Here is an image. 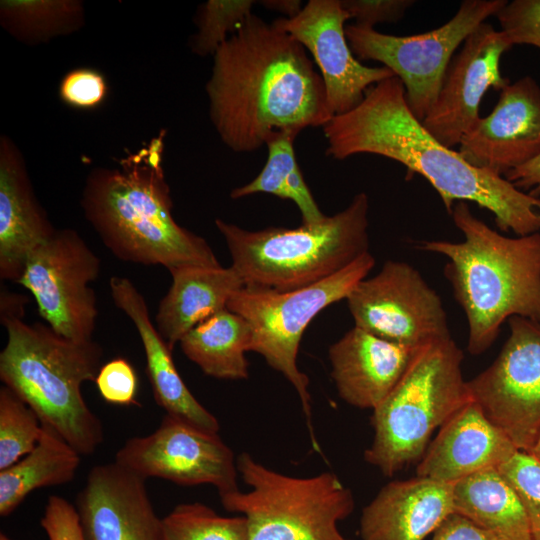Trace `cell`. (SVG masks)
<instances>
[{
  "label": "cell",
  "mask_w": 540,
  "mask_h": 540,
  "mask_svg": "<svg viewBox=\"0 0 540 540\" xmlns=\"http://www.w3.org/2000/svg\"><path fill=\"white\" fill-rule=\"evenodd\" d=\"M302 44L255 14L213 55L205 90L220 140L247 153L277 134L297 135L333 117L325 86Z\"/></svg>",
  "instance_id": "1"
},
{
  "label": "cell",
  "mask_w": 540,
  "mask_h": 540,
  "mask_svg": "<svg viewBox=\"0 0 540 540\" xmlns=\"http://www.w3.org/2000/svg\"><path fill=\"white\" fill-rule=\"evenodd\" d=\"M447 70L435 103L421 122L424 128L448 148L480 118L479 108L489 88L502 90L509 84L499 69L501 56L513 45L501 30L482 23L473 30Z\"/></svg>",
  "instance_id": "16"
},
{
  "label": "cell",
  "mask_w": 540,
  "mask_h": 540,
  "mask_svg": "<svg viewBox=\"0 0 540 540\" xmlns=\"http://www.w3.org/2000/svg\"><path fill=\"white\" fill-rule=\"evenodd\" d=\"M540 461V433L531 449L527 452Z\"/></svg>",
  "instance_id": "43"
},
{
  "label": "cell",
  "mask_w": 540,
  "mask_h": 540,
  "mask_svg": "<svg viewBox=\"0 0 540 540\" xmlns=\"http://www.w3.org/2000/svg\"><path fill=\"white\" fill-rule=\"evenodd\" d=\"M95 383L102 398L111 404L125 406L138 404L137 374L125 358H114L103 364Z\"/></svg>",
  "instance_id": "36"
},
{
  "label": "cell",
  "mask_w": 540,
  "mask_h": 540,
  "mask_svg": "<svg viewBox=\"0 0 540 540\" xmlns=\"http://www.w3.org/2000/svg\"><path fill=\"white\" fill-rule=\"evenodd\" d=\"M27 302L28 299L25 295L16 294L2 288L0 294L1 321L7 319H22Z\"/></svg>",
  "instance_id": "41"
},
{
  "label": "cell",
  "mask_w": 540,
  "mask_h": 540,
  "mask_svg": "<svg viewBox=\"0 0 540 540\" xmlns=\"http://www.w3.org/2000/svg\"><path fill=\"white\" fill-rule=\"evenodd\" d=\"M417 349L354 326L328 351L340 398L356 408L374 410L399 382Z\"/></svg>",
  "instance_id": "21"
},
{
  "label": "cell",
  "mask_w": 540,
  "mask_h": 540,
  "mask_svg": "<svg viewBox=\"0 0 540 540\" xmlns=\"http://www.w3.org/2000/svg\"><path fill=\"white\" fill-rule=\"evenodd\" d=\"M506 3L464 0L448 22L422 34L395 36L354 24L345 27V34L359 59L381 62L402 81L406 102L422 122L436 101L455 50Z\"/></svg>",
  "instance_id": "10"
},
{
  "label": "cell",
  "mask_w": 540,
  "mask_h": 540,
  "mask_svg": "<svg viewBox=\"0 0 540 540\" xmlns=\"http://www.w3.org/2000/svg\"><path fill=\"white\" fill-rule=\"evenodd\" d=\"M145 480L116 461L94 466L75 504L84 540H163Z\"/></svg>",
  "instance_id": "18"
},
{
  "label": "cell",
  "mask_w": 540,
  "mask_h": 540,
  "mask_svg": "<svg viewBox=\"0 0 540 540\" xmlns=\"http://www.w3.org/2000/svg\"><path fill=\"white\" fill-rule=\"evenodd\" d=\"M453 502L455 513L467 517L499 540H532L524 505L498 468L455 482Z\"/></svg>",
  "instance_id": "25"
},
{
  "label": "cell",
  "mask_w": 540,
  "mask_h": 540,
  "mask_svg": "<svg viewBox=\"0 0 540 540\" xmlns=\"http://www.w3.org/2000/svg\"><path fill=\"white\" fill-rule=\"evenodd\" d=\"M80 0H1L0 24L16 41L36 46L71 35L85 25Z\"/></svg>",
  "instance_id": "28"
},
{
  "label": "cell",
  "mask_w": 540,
  "mask_h": 540,
  "mask_svg": "<svg viewBox=\"0 0 540 540\" xmlns=\"http://www.w3.org/2000/svg\"><path fill=\"white\" fill-rule=\"evenodd\" d=\"M458 152L472 166L503 176L540 156V86L526 75L509 83L486 117L462 137Z\"/></svg>",
  "instance_id": "17"
},
{
  "label": "cell",
  "mask_w": 540,
  "mask_h": 540,
  "mask_svg": "<svg viewBox=\"0 0 540 540\" xmlns=\"http://www.w3.org/2000/svg\"><path fill=\"white\" fill-rule=\"evenodd\" d=\"M169 272L172 283L159 303L155 323L173 351L193 327L226 309L230 297L244 282L232 266H185Z\"/></svg>",
  "instance_id": "24"
},
{
  "label": "cell",
  "mask_w": 540,
  "mask_h": 540,
  "mask_svg": "<svg viewBox=\"0 0 540 540\" xmlns=\"http://www.w3.org/2000/svg\"><path fill=\"white\" fill-rule=\"evenodd\" d=\"M80 456L56 432L43 425L36 447L15 464L0 470V515H10L36 489L72 481Z\"/></svg>",
  "instance_id": "27"
},
{
  "label": "cell",
  "mask_w": 540,
  "mask_h": 540,
  "mask_svg": "<svg viewBox=\"0 0 540 540\" xmlns=\"http://www.w3.org/2000/svg\"><path fill=\"white\" fill-rule=\"evenodd\" d=\"M493 363L467 381L471 396L519 451L540 433V322L513 316Z\"/></svg>",
  "instance_id": "13"
},
{
  "label": "cell",
  "mask_w": 540,
  "mask_h": 540,
  "mask_svg": "<svg viewBox=\"0 0 540 540\" xmlns=\"http://www.w3.org/2000/svg\"><path fill=\"white\" fill-rule=\"evenodd\" d=\"M253 0H208L196 13L197 27L189 39L191 51L198 56L214 55L238 26L252 14Z\"/></svg>",
  "instance_id": "32"
},
{
  "label": "cell",
  "mask_w": 540,
  "mask_h": 540,
  "mask_svg": "<svg viewBox=\"0 0 540 540\" xmlns=\"http://www.w3.org/2000/svg\"><path fill=\"white\" fill-rule=\"evenodd\" d=\"M368 213L369 198L361 192L315 224L256 231L222 219L215 225L244 285L291 291L332 276L369 251Z\"/></svg>",
  "instance_id": "6"
},
{
  "label": "cell",
  "mask_w": 540,
  "mask_h": 540,
  "mask_svg": "<svg viewBox=\"0 0 540 540\" xmlns=\"http://www.w3.org/2000/svg\"><path fill=\"white\" fill-rule=\"evenodd\" d=\"M7 343L0 353V379L80 455L93 454L104 439L99 417L81 393L102 367L103 350L93 339L76 341L48 324L1 321Z\"/></svg>",
  "instance_id": "5"
},
{
  "label": "cell",
  "mask_w": 540,
  "mask_h": 540,
  "mask_svg": "<svg viewBox=\"0 0 540 540\" xmlns=\"http://www.w3.org/2000/svg\"><path fill=\"white\" fill-rule=\"evenodd\" d=\"M343 9L361 28L374 29L378 23L399 21L415 4L414 0H340Z\"/></svg>",
  "instance_id": "37"
},
{
  "label": "cell",
  "mask_w": 540,
  "mask_h": 540,
  "mask_svg": "<svg viewBox=\"0 0 540 540\" xmlns=\"http://www.w3.org/2000/svg\"><path fill=\"white\" fill-rule=\"evenodd\" d=\"M252 329L240 315L223 309L200 322L179 341L185 356L204 374L227 380L247 379Z\"/></svg>",
  "instance_id": "26"
},
{
  "label": "cell",
  "mask_w": 540,
  "mask_h": 540,
  "mask_svg": "<svg viewBox=\"0 0 540 540\" xmlns=\"http://www.w3.org/2000/svg\"><path fill=\"white\" fill-rule=\"evenodd\" d=\"M453 487L420 476L389 482L362 511V540H424L454 512Z\"/></svg>",
  "instance_id": "22"
},
{
  "label": "cell",
  "mask_w": 540,
  "mask_h": 540,
  "mask_svg": "<svg viewBox=\"0 0 540 540\" xmlns=\"http://www.w3.org/2000/svg\"><path fill=\"white\" fill-rule=\"evenodd\" d=\"M162 527L163 540H248L245 516H220L199 502L177 505Z\"/></svg>",
  "instance_id": "30"
},
{
  "label": "cell",
  "mask_w": 540,
  "mask_h": 540,
  "mask_svg": "<svg viewBox=\"0 0 540 540\" xmlns=\"http://www.w3.org/2000/svg\"><path fill=\"white\" fill-rule=\"evenodd\" d=\"M166 131L161 130L118 167H96L87 175L80 205L99 238L118 259L161 265L220 267L207 241L180 226L163 170Z\"/></svg>",
  "instance_id": "3"
},
{
  "label": "cell",
  "mask_w": 540,
  "mask_h": 540,
  "mask_svg": "<svg viewBox=\"0 0 540 540\" xmlns=\"http://www.w3.org/2000/svg\"><path fill=\"white\" fill-rule=\"evenodd\" d=\"M463 358L451 337L416 350L399 382L373 410L367 463L393 476L421 459L431 434L473 399L462 374Z\"/></svg>",
  "instance_id": "7"
},
{
  "label": "cell",
  "mask_w": 540,
  "mask_h": 540,
  "mask_svg": "<svg viewBox=\"0 0 540 540\" xmlns=\"http://www.w3.org/2000/svg\"><path fill=\"white\" fill-rule=\"evenodd\" d=\"M114 304L133 322L140 336L146 372L156 403L166 414L179 418L208 432L218 433L220 424L190 392L172 357V350L152 323L143 295L125 277L109 281Z\"/></svg>",
  "instance_id": "23"
},
{
  "label": "cell",
  "mask_w": 540,
  "mask_h": 540,
  "mask_svg": "<svg viewBox=\"0 0 540 540\" xmlns=\"http://www.w3.org/2000/svg\"><path fill=\"white\" fill-rule=\"evenodd\" d=\"M59 98L76 109L99 107L108 94V85L102 73L88 67L67 72L59 84Z\"/></svg>",
  "instance_id": "34"
},
{
  "label": "cell",
  "mask_w": 540,
  "mask_h": 540,
  "mask_svg": "<svg viewBox=\"0 0 540 540\" xmlns=\"http://www.w3.org/2000/svg\"><path fill=\"white\" fill-rule=\"evenodd\" d=\"M356 327L413 349L450 338L442 301L417 269L388 260L346 298Z\"/></svg>",
  "instance_id": "12"
},
{
  "label": "cell",
  "mask_w": 540,
  "mask_h": 540,
  "mask_svg": "<svg viewBox=\"0 0 540 540\" xmlns=\"http://www.w3.org/2000/svg\"><path fill=\"white\" fill-rule=\"evenodd\" d=\"M258 3L270 11L284 15V18L295 17L304 7L301 0H261Z\"/></svg>",
  "instance_id": "42"
},
{
  "label": "cell",
  "mask_w": 540,
  "mask_h": 540,
  "mask_svg": "<svg viewBox=\"0 0 540 540\" xmlns=\"http://www.w3.org/2000/svg\"><path fill=\"white\" fill-rule=\"evenodd\" d=\"M57 231L39 203L20 148L0 137V277L18 282L27 259Z\"/></svg>",
  "instance_id": "20"
},
{
  "label": "cell",
  "mask_w": 540,
  "mask_h": 540,
  "mask_svg": "<svg viewBox=\"0 0 540 540\" xmlns=\"http://www.w3.org/2000/svg\"><path fill=\"white\" fill-rule=\"evenodd\" d=\"M517 189L532 196L540 195V156L504 175Z\"/></svg>",
  "instance_id": "40"
},
{
  "label": "cell",
  "mask_w": 540,
  "mask_h": 540,
  "mask_svg": "<svg viewBox=\"0 0 540 540\" xmlns=\"http://www.w3.org/2000/svg\"><path fill=\"white\" fill-rule=\"evenodd\" d=\"M349 19L340 0H310L295 17L272 22L311 54L333 116L353 110L371 86L395 76L385 66L368 67L354 57L345 34L344 23Z\"/></svg>",
  "instance_id": "15"
},
{
  "label": "cell",
  "mask_w": 540,
  "mask_h": 540,
  "mask_svg": "<svg viewBox=\"0 0 540 540\" xmlns=\"http://www.w3.org/2000/svg\"><path fill=\"white\" fill-rule=\"evenodd\" d=\"M322 128L327 156L368 153L395 160L423 176L449 214L455 203L473 202L490 211L502 231L525 236L540 230V199L437 141L411 112L397 76L371 86L357 107Z\"/></svg>",
  "instance_id": "2"
},
{
  "label": "cell",
  "mask_w": 540,
  "mask_h": 540,
  "mask_svg": "<svg viewBox=\"0 0 540 540\" xmlns=\"http://www.w3.org/2000/svg\"><path fill=\"white\" fill-rule=\"evenodd\" d=\"M431 540H499L467 517L451 513L433 532Z\"/></svg>",
  "instance_id": "39"
},
{
  "label": "cell",
  "mask_w": 540,
  "mask_h": 540,
  "mask_svg": "<svg viewBox=\"0 0 540 540\" xmlns=\"http://www.w3.org/2000/svg\"><path fill=\"white\" fill-rule=\"evenodd\" d=\"M0 540H13V539L9 538L5 533L1 532Z\"/></svg>",
  "instance_id": "44"
},
{
  "label": "cell",
  "mask_w": 540,
  "mask_h": 540,
  "mask_svg": "<svg viewBox=\"0 0 540 540\" xmlns=\"http://www.w3.org/2000/svg\"><path fill=\"white\" fill-rule=\"evenodd\" d=\"M236 465L250 490L219 497L226 510L245 516L248 540H351L338 523L352 514L354 497L334 473L289 476L247 452L238 456Z\"/></svg>",
  "instance_id": "8"
},
{
  "label": "cell",
  "mask_w": 540,
  "mask_h": 540,
  "mask_svg": "<svg viewBox=\"0 0 540 540\" xmlns=\"http://www.w3.org/2000/svg\"><path fill=\"white\" fill-rule=\"evenodd\" d=\"M37 414L7 386L0 388V470L30 453L42 435Z\"/></svg>",
  "instance_id": "31"
},
{
  "label": "cell",
  "mask_w": 540,
  "mask_h": 540,
  "mask_svg": "<svg viewBox=\"0 0 540 540\" xmlns=\"http://www.w3.org/2000/svg\"><path fill=\"white\" fill-rule=\"evenodd\" d=\"M519 495L529 522L532 540H540V461L517 451L499 468Z\"/></svg>",
  "instance_id": "33"
},
{
  "label": "cell",
  "mask_w": 540,
  "mask_h": 540,
  "mask_svg": "<svg viewBox=\"0 0 540 540\" xmlns=\"http://www.w3.org/2000/svg\"><path fill=\"white\" fill-rule=\"evenodd\" d=\"M295 136L277 134L266 143V163L249 183L234 188L230 197L243 198L256 193H267L293 201L301 214L302 224L321 222L326 215L319 209L296 160Z\"/></svg>",
  "instance_id": "29"
},
{
  "label": "cell",
  "mask_w": 540,
  "mask_h": 540,
  "mask_svg": "<svg viewBox=\"0 0 540 540\" xmlns=\"http://www.w3.org/2000/svg\"><path fill=\"white\" fill-rule=\"evenodd\" d=\"M375 265L368 251L332 276L303 288L278 291L244 285L227 302V309L243 317L252 329L250 351L262 355L295 388L315 450L309 379L298 369L297 355L305 329L329 305L346 299Z\"/></svg>",
  "instance_id": "9"
},
{
  "label": "cell",
  "mask_w": 540,
  "mask_h": 540,
  "mask_svg": "<svg viewBox=\"0 0 540 540\" xmlns=\"http://www.w3.org/2000/svg\"><path fill=\"white\" fill-rule=\"evenodd\" d=\"M100 271V259L76 230L57 229L30 254L17 283L32 294L40 316L55 332L88 341L98 316L96 295L88 285Z\"/></svg>",
  "instance_id": "11"
},
{
  "label": "cell",
  "mask_w": 540,
  "mask_h": 540,
  "mask_svg": "<svg viewBox=\"0 0 540 540\" xmlns=\"http://www.w3.org/2000/svg\"><path fill=\"white\" fill-rule=\"evenodd\" d=\"M40 523L49 540H84L75 506L60 496L48 498Z\"/></svg>",
  "instance_id": "38"
},
{
  "label": "cell",
  "mask_w": 540,
  "mask_h": 540,
  "mask_svg": "<svg viewBox=\"0 0 540 540\" xmlns=\"http://www.w3.org/2000/svg\"><path fill=\"white\" fill-rule=\"evenodd\" d=\"M451 215L464 240L427 241L420 248L448 260L444 273L466 315L467 350L480 355L509 318L540 322V233L504 236L463 201L454 204Z\"/></svg>",
  "instance_id": "4"
},
{
  "label": "cell",
  "mask_w": 540,
  "mask_h": 540,
  "mask_svg": "<svg viewBox=\"0 0 540 540\" xmlns=\"http://www.w3.org/2000/svg\"><path fill=\"white\" fill-rule=\"evenodd\" d=\"M496 17L512 45L540 48V0L507 1Z\"/></svg>",
  "instance_id": "35"
},
{
  "label": "cell",
  "mask_w": 540,
  "mask_h": 540,
  "mask_svg": "<svg viewBox=\"0 0 540 540\" xmlns=\"http://www.w3.org/2000/svg\"><path fill=\"white\" fill-rule=\"evenodd\" d=\"M115 461L145 479L183 486L211 484L219 495L239 489L236 459L218 433L168 414L151 434L126 440Z\"/></svg>",
  "instance_id": "14"
},
{
  "label": "cell",
  "mask_w": 540,
  "mask_h": 540,
  "mask_svg": "<svg viewBox=\"0 0 540 540\" xmlns=\"http://www.w3.org/2000/svg\"><path fill=\"white\" fill-rule=\"evenodd\" d=\"M519 451L473 399L439 428L417 466V476L455 483L499 468Z\"/></svg>",
  "instance_id": "19"
}]
</instances>
